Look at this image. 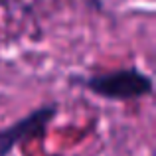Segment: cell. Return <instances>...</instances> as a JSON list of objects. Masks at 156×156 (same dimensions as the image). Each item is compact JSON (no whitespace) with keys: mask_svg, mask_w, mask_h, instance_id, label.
<instances>
[{"mask_svg":"<svg viewBox=\"0 0 156 156\" xmlns=\"http://www.w3.org/2000/svg\"><path fill=\"white\" fill-rule=\"evenodd\" d=\"M57 105H42L24 119L8 125L6 129H0V156H6L18 146L20 142L32 140V138H42L48 130V125L55 119Z\"/></svg>","mask_w":156,"mask_h":156,"instance_id":"obj_2","label":"cell"},{"mask_svg":"<svg viewBox=\"0 0 156 156\" xmlns=\"http://www.w3.org/2000/svg\"><path fill=\"white\" fill-rule=\"evenodd\" d=\"M81 85L91 93L109 101H130L140 99L152 93V79L136 67L115 69L107 73H97L81 79Z\"/></svg>","mask_w":156,"mask_h":156,"instance_id":"obj_1","label":"cell"}]
</instances>
